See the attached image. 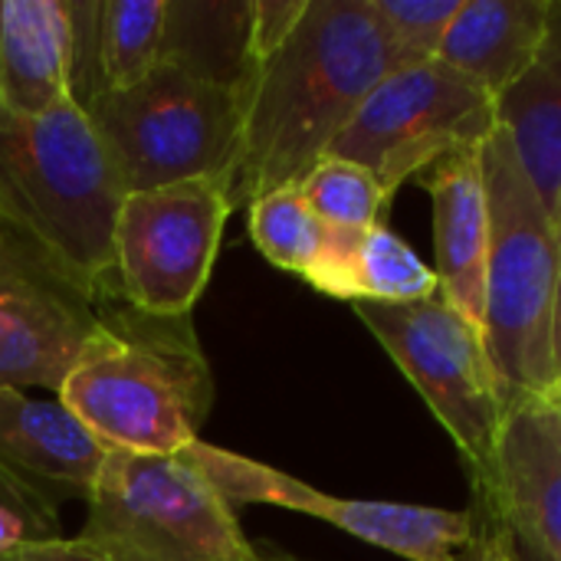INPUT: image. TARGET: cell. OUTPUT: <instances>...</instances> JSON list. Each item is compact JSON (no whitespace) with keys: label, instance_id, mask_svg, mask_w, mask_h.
I'll return each instance as SVG.
<instances>
[{"label":"cell","instance_id":"1","mask_svg":"<svg viewBox=\"0 0 561 561\" xmlns=\"http://www.w3.org/2000/svg\"><path fill=\"white\" fill-rule=\"evenodd\" d=\"M401 66L371 0H309L296 30L250 69L233 210L299 184L368 92Z\"/></svg>","mask_w":561,"mask_h":561},{"label":"cell","instance_id":"2","mask_svg":"<svg viewBox=\"0 0 561 561\" xmlns=\"http://www.w3.org/2000/svg\"><path fill=\"white\" fill-rule=\"evenodd\" d=\"M105 450L168 457L197 444L214 375L191 316L161 319L105 286V325L56 394Z\"/></svg>","mask_w":561,"mask_h":561},{"label":"cell","instance_id":"3","mask_svg":"<svg viewBox=\"0 0 561 561\" xmlns=\"http://www.w3.org/2000/svg\"><path fill=\"white\" fill-rule=\"evenodd\" d=\"M125 191L76 99L46 115L0 102V224L92 283L112 279V227Z\"/></svg>","mask_w":561,"mask_h":561},{"label":"cell","instance_id":"4","mask_svg":"<svg viewBox=\"0 0 561 561\" xmlns=\"http://www.w3.org/2000/svg\"><path fill=\"white\" fill-rule=\"evenodd\" d=\"M250 76L220 72L194 56L164 59L135 85L79 105L95 128L125 194L178 181H233Z\"/></svg>","mask_w":561,"mask_h":561},{"label":"cell","instance_id":"5","mask_svg":"<svg viewBox=\"0 0 561 561\" xmlns=\"http://www.w3.org/2000/svg\"><path fill=\"white\" fill-rule=\"evenodd\" d=\"M483 178L490 197L483 339L510 408L513 401L549 394L556 385L552 302L561 230L506 128L483 141Z\"/></svg>","mask_w":561,"mask_h":561},{"label":"cell","instance_id":"6","mask_svg":"<svg viewBox=\"0 0 561 561\" xmlns=\"http://www.w3.org/2000/svg\"><path fill=\"white\" fill-rule=\"evenodd\" d=\"M76 536L108 561H266L237 510L181 454L108 450Z\"/></svg>","mask_w":561,"mask_h":561},{"label":"cell","instance_id":"7","mask_svg":"<svg viewBox=\"0 0 561 561\" xmlns=\"http://www.w3.org/2000/svg\"><path fill=\"white\" fill-rule=\"evenodd\" d=\"M362 325L394 358L424 404L454 437L470 486L490 477L506 398L483 329L444 293L421 302H352Z\"/></svg>","mask_w":561,"mask_h":561},{"label":"cell","instance_id":"8","mask_svg":"<svg viewBox=\"0 0 561 561\" xmlns=\"http://www.w3.org/2000/svg\"><path fill=\"white\" fill-rule=\"evenodd\" d=\"M500 128L496 99L440 59L401 66L358 105L325 158L375 174L388 197L460 148L483 145Z\"/></svg>","mask_w":561,"mask_h":561},{"label":"cell","instance_id":"9","mask_svg":"<svg viewBox=\"0 0 561 561\" xmlns=\"http://www.w3.org/2000/svg\"><path fill=\"white\" fill-rule=\"evenodd\" d=\"M230 214V181L220 178L125 194L112 227V283L122 299L161 319L191 316Z\"/></svg>","mask_w":561,"mask_h":561},{"label":"cell","instance_id":"10","mask_svg":"<svg viewBox=\"0 0 561 561\" xmlns=\"http://www.w3.org/2000/svg\"><path fill=\"white\" fill-rule=\"evenodd\" d=\"M108 283L79 276L43 243L0 224V388L59 394L105 325Z\"/></svg>","mask_w":561,"mask_h":561},{"label":"cell","instance_id":"11","mask_svg":"<svg viewBox=\"0 0 561 561\" xmlns=\"http://www.w3.org/2000/svg\"><path fill=\"white\" fill-rule=\"evenodd\" d=\"M470 490L493 500L519 549L561 561V408L549 394L506 408L490 477Z\"/></svg>","mask_w":561,"mask_h":561},{"label":"cell","instance_id":"12","mask_svg":"<svg viewBox=\"0 0 561 561\" xmlns=\"http://www.w3.org/2000/svg\"><path fill=\"white\" fill-rule=\"evenodd\" d=\"M434 204L437 283L440 293L483 329L490 197L483 178V145H470L421 174Z\"/></svg>","mask_w":561,"mask_h":561},{"label":"cell","instance_id":"13","mask_svg":"<svg viewBox=\"0 0 561 561\" xmlns=\"http://www.w3.org/2000/svg\"><path fill=\"white\" fill-rule=\"evenodd\" d=\"M72 13V99L141 82L168 49L171 0H69Z\"/></svg>","mask_w":561,"mask_h":561},{"label":"cell","instance_id":"14","mask_svg":"<svg viewBox=\"0 0 561 561\" xmlns=\"http://www.w3.org/2000/svg\"><path fill=\"white\" fill-rule=\"evenodd\" d=\"M105 454V444L59 398L0 388V467L13 477L36 490L53 483L89 496Z\"/></svg>","mask_w":561,"mask_h":561},{"label":"cell","instance_id":"15","mask_svg":"<svg viewBox=\"0 0 561 561\" xmlns=\"http://www.w3.org/2000/svg\"><path fill=\"white\" fill-rule=\"evenodd\" d=\"M69 99V0H0V102L20 115H46Z\"/></svg>","mask_w":561,"mask_h":561},{"label":"cell","instance_id":"16","mask_svg":"<svg viewBox=\"0 0 561 561\" xmlns=\"http://www.w3.org/2000/svg\"><path fill=\"white\" fill-rule=\"evenodd\" d=\"M546 23L549 0H463L437 59L500 99L533 69Z\"/></svg>","mask_w":561,"mask_h":561},{"label":"cell","instance_id":"17","mask_svg":"<svg viewBox=\"0 0 561 561\" xmlns=\"http://www.w3.org/2000/svg\"><path fill=\"white\" fill-rule=\"evenodd\" d=\"M306 283L348 302H421L440 293L437 273L388 227L329 230L325 253Z\"/></svg>","mask_w":561,"mask_h":561},{"label":"cell","instance_id":"18","mask_svg":"<svg viewBox=\"0 0 561 561\" xmlns=\"http://www.w3.org/2000/svg\"><path fill=\"white\" fill-rule=\"evenodd\" d=\"M496 112L529 181L546 207L556 210L561 187V0H549L539 56L533 69L496 99Z\"/></svg>","mask_w":561,"mask_h":561},{"label":"cell","instance_id":"19","mask_svg":"<svg viewBox=\"0 0 561 561\" xmlns=\"http://www.w3.org/2000/svg\"><path fill=\"white\" fill-rule=\"evenodd\" d=\"M306 516L325 519L329 526L408 561H457L473 536L470 510H431L411 503L381 500H339L312 490Z\"/></svg>","mask_w":561,"mask_h":561},{"label":"cell","instance_id":"20","mask_svg":"<svg viewBox=\"0 0 561 561\" xmlns=\"http://www.w3.org/2000/svg\"><path fill=\"white\" fill-rule=\"evenodd\" d=\"M250 237L253 247L283 273L309 276L325 253L329 227L312 214L299 184L276 187L256 197L250 207Z\"/></svg>","mask_w":561,"mask_h":561},{"label":"cell","instance_id":"21","mask_svg":"<svg viewBox=\"0 0 561 561\" xmlns=\"http://www.w3.org/2000/svg\"><path fill=\"white\" fill-rule=\"evenodd\" d=\"M299 191L329 230H371L385 224L391 207L375 174L342 158H322L299 181Z\"/></svg>","mask_w":561,"mask_h":561},{"label":"cell","instance_id":"22","mask_svg":"<svg viewBox=\"0 0 561 561\" xmlns=\"http://www.w3.org/2000/svg\"><path fill=\"white\" fill-rule=\"evenodd\" d=\"M404 66L437 59L463 0H371Z\"/></svg>","mask_w":561,"mask_h":561},{"label":"cell","instance_id":"23","mask_svg":"<svg viewBox=\"0 0 561 561\" xmlns=\"http://www.w3.org/2000/svg\"><path fill=\"white\" fill-rule=\"evenodd\" d=\"M59 539V513L53 500L0 467V546Z\"/></svg>","mask_w":561,"mask_h":561},{"label":"cell","instance_id":"24","mask_svg":"<svg viewBox=\"0 0 561 561\" xmlns=\"http://www.w3.org/2000/svg\"><path fill=\"white\" fill-rule=\"evenodd\" d=\"M470 513H473V536L460 549L457 561H523L510 523L503 519V513L493 506L490 496L473 493Z\"/></svg>","mask_w":561,"mask_h":561},{"label":"cell","instance_id":"25","mask_svg":"<svg viewBox=\"0 0 561 561\" xmlns=\"http://www.w3.org/2000/svg\"><path fill=\"white\" fill-rule=\"evenodd\" d=\"M309 0H250V30H247V53L250 62L270 56L302 20Z\"/></svg>","mask_w":561,"mask_h":561},{"label":"cell","instance_id":"26","mask_svg":"<svg viewBox=\"0 0 561 561\" xmlns=\"http://www.w3.org/2000/svg\"><path fill=\"white\" fill-rule=\"evenodd\" d=\"M16 561H108L79 539H46V542H20L13 546Z\"/></svg>","mask_w":561,"mask_h":561},{"label":"cell","instance_id":"27","mask_svg":"<svg viewBox=\"0 0 561 561\" xmlns=\"http://www.w3.org/2000/svg\"><path fill=\"white\" fill-rule=\"evenodd\" d=\"M552 368H556V381L561 378V266L559 279H556V302H552Z\"/></svg>","mask_w":561,"mask_h":561},{"label":"cell","instance_id":"28","mask_svg":"<svg viewBox=\"0 0 561 561\" xmlns=\"http://www.w3.org/2000/svg\"><path fill=\"white\" fill-rule=\"evenodd\" d=\"M0 561H16V556H13V546H0Z\"/></svg>","mask_w":561,"mask_h":561},{"label":"cell","instance_id":"29","mask_svg":"<svg viewBox=\"0 0 561 561\" xmlns=\"http://www.w3.org/2000/svg\"><path fill=\"white\" fill-rule=\"evenodd\" d=\"M549 398H552V401H561V378H559V381H556V385H552Z\"/></svg>","mask_w":561,"mask_h":561},{"label":"cell","instance_id":"30","mask_svg":"<svg viewBox=\"0 0 561 561\" xmlns=\"http://www.w3.org/2000/svg\"><path fill=\"white\" fill-rule=\"evenodd\" d=\"M552 214H556V224H559V230H561V187H559V201H556V210H552Z\"/></svg>","mask_w":561,"mask_h":561},{"label":"cell","instance_id":"31","mask_svg":"<svg viewBox=\"0 0 561 561\" xmlns=\"http://www.w3.org/2000/svg\"><path fill=\"white\" fill-rule=\"evenodd\" d=\"M270 561H299V559H293V556H286V552H276V556H270Z\"/></svg>","mask_w":561,"mask_h":561},{"label":"cell","instance_id":"32","mask_svg":"<svg viewBox=\"0 0 561 561\" xmlns=\"http://www.w3.org/2000/svg\"><path fill=\"white\" fill-rule=\"evenodd\" d=\"M556 404H559V408H561V401H556Z\"/></svg>","mask_w":561,"mask_h":561},{"label":"cell","instance_id":"33","mask_svg":"<svg viewBox=\"0 0 561 561\" xmlns=\"http://www.w3.org/2000/svg\"><path fill=\"white\" fill-rule=\"evenodd\" d=\"M266 561H270V556H266Z\"/></svg>","mask_w":561,"mask_h":561}]
</instances>
